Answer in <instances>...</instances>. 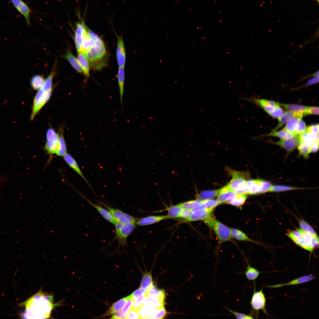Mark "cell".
<instances>
[{
    "instance_id": "1",
    "label": "cell",
    "mask_w": 319,
    "mask_h": 319,
    "mask_svg": "<svg viewBox=\"0 0 319 319\" xmlns=\"http://www.w3.org/2000/svg\"><path fill=\"white\" fill-rule=\"evenodd\" d=\"M24 305L25 315L27 318L46 319L50 318L53 310L59 304L54 303L51 294L40 290L26 301Z\"/></svg>"
},
{
    "instance_id": "2",
    "label": "cell",
    "mask_w": 319,
    "mask_h": 319,
    "mask_svg": "<svg viewBox=\"0 0 319 319\" xmlns=\"http://www.w3.org/2000/svg\"><path fill=\"white\" fill-rule=\"evenodd\" d=\"M52 71L45 80L42 87L37 93L33 100L32 110L30 117L32 121L42 108L50 99L52 91V81L54 75Z\"/></svg>"
},
{
    "instance_id": "3",
    "label": "cell",
    "mask_w": 319,
    "mask_h": 319,
    "mask_svg": "<svg viewBox=\"0 0 319 319\" xmlns=\"http://www.w3.org/2000/svg\"><path fill=\"white\" fill-rule=\"evenodd\" d=\"M287 235L295 244L307 251L312 252L318 246L317 235H314L300 229L291 231Z\"/></svg>"
},
{
    "instance_id": "4",
    "label": "cell",
    "mask_w": 319,
    "mask_h": 319,
    "mask_svg": "<svg viewBox=\"0 0 319 319\" xmlns=\"http://www.w3.org/2000/svg\"><path fill=\"white\" fill-rule=\"evenodd\" d=\"M84 54L92 65L94 66L95 64L96 65L97 64L99 63L106 54L105 47L101 39L100 38L97 40L95 45Z\"/></svg>"
},
{
    "instance_id": "5",
    "label": "cell",
    "mask_w": 319,
    "mask_h": 319,
    "mask_svg": "<svg viewBox=\"0 0 319 319\" xmlns=\"http://www.w3.org/2000/svg\"><path fill=\"white\" fill-rule=\"evenodd\" d=\"M227 170L233 178L226 185L227 187L237 194H246L247 181L245 179V173L235 171L229 168Z\"/></svg>"
},
{
    "instance_id": "6",
    "label": "cell",
    "mask_w": 319,
    "mask_h": 319,
    "mask_svg": "<svg viewBox=\"0 0 319 319\" xmlns=\"http://www.w3.org/2000/svg\"><path fill=\"white\" fill-rule=\"evenodd\" d=\"M46 141L44 149L49 157V162H50L57 151L59 143V135L55 130L52 128H49L46 134Z\"/></svg>"
},
{
    "instance_id": "7",
    "label": "cell",
    "mask_w": 319,
    "mask_h": 319,
    "mask_svg": "<svg viewBox=\"0 0 319 319\" xmlns=\"http://www.w3.org/2000/svg\"><path fill=\"white\" fill-rule=\"evenodd\" d=\"M99 202L109 211L116 222L123 224L135 223L138 219L131 215L123 212L120 210L108 206L102 202L99 201Z\"/></svg>"
},
{
    "instance_id": "8",
    "label": "cell",
    "mask_w": 319,
    "mask_h": 319,
    "mask_svg": "<svg viewBox=\"0 0 319 319\" xmlns=\"http://www.w3.org/2000/svg\"><path fill=\"white\" fill-rule=\"evenodd\" d=\"M210 227L213 228L220 242L228 241L231 239L232 235L230 229L215 218Z\"/></svg>"
},
{
    "instance_id": "9",
    "label": "cell",
    "mask_w": 319,
    "mask_h": 319,
    "mask_svg": "<svg viewBox=\"0 0 319 319\" xmlns=\"http://www.w3.org/2000/svg\"><path fill=\"white\" fill-rule=\"evenodd\" d=\"M266 298L263 289L256 291L255 288L250 302L252 310L256 312L261 310L265 314H267V313L266 309Z\"/></svg>"
},
{
    "instance_id": "10",
    "label": "cell",
    "mask_w": 319,
    "mask_h": 319,
    "mask_svg": "<svg viewBox=\"0 0 319 319\" xmlns=\"http://www.w3.org/2000/svg\"><path fill=\"white\" fill-rule=\"evenodd\" d=\"M240 99L247 100L259 105L268 114L274 111L279 105L278 102L254 97H251L250 98L245 97Z\"/></svg>"
},
{
    "instance_id": "11",
    "label": "cell",
    "mask_w": 319,
    "mask_h": 319,
    "mask_svg": "<svg viewBox=\"0 0 319 319\" xmlns=\"http://www.w3.org/2000/svg\"><path fill=\"white\" fill-rule=\"evenodd\" d=\"M87 27L83 20L76 24L75 32V42L78 53L80 52L81 46Z\"/></svg>"
},
{
    "instance_id": "12",
    "label": "cell",
    "mask_w": 319,
    "mask_h": 319,
    "mask_svg": "<svg viewBox=\"0 0 319 319\" xmlns=\"http://www.w3.org/2000/svg\"><path fill=\"white\" fill-rule=\"evenodd\" d=\"M135 228V223L123 224L119 230L115 231L116 238L118 240L119 245H125L128 237Z\"/></svg>"
},
{
    "instance_id": "13",
    "label": "cell",
    "mask_w": 319,
    "mask_h": 319,
    "mask_svg": "<svg viewBox=\"0 0 319 319\" xmlns=\"http://www.w3.org/2000/svg\"><path fill=\"white\" fill-rule=\"evenodd\" d=\"M16 9L25 18L27 25L30 24V9L22 0H10Z\"/></svg>"
},
{
    "instance_id": "14",
    "label": "cell",
    "mask_w": 319,
    "mask_h": 319,
    "mask_svg": "<svg viewBox=\"0 0 319 319\" xmlns=\"http://www.w3.org/2000/svg\"><path fill=\"white\" fill-rule=\"evenodd\" d=\"M117 36L116 57L119 67H124L126 62V54L122 36Z\"/></svg>"
},
{
    "instance_id": "15",
    "label": "cell",
    "mask_w": 319,
    "mask_h": 319,
    "mask_svg": "<svg viewBox=\"0 0 319 319\" xmlns=\"http://www.w3.org/2000/svg\"><path fill=\"white\" fill-rule=\"evenodd\" d=\"M299 141V136L297 135L289 139L274 142L273 143L281 147L288 153H290L297 147Z\"/></svg>"
},
{
    "instance_id": "16",
    "label": "cell",
    "mask_w": 319,
    "mask_h": 319,
    "mask_svg": "<svg viewBox=\"0 0 319 319\" xmlns=\"http://www.w3.org/2000/svg\"><path fill=\"white\" fill-rule=\"evenodd\" d=\"M66 163L77 173L82 178L89 186L91 189L94 192L91 185L84 175L77 162L74 158L68 152L63 157Z\"/></svg>"
},
{
    "instance_id": "17",
    "label": "cell",
    "mask_w": 319,
    "mask_h": 319,
    "mask_svg": "<svg viewBox=\"0 0 319 319\" xmlns=\"http://www.w3.org/2000/svg\"><path fill=\"white\" fill-rule=\"evenodd\" d=\"M315 279V277L313 275H306L295 279L285 283L272 285L267 286V287L269 288H276L285 286L296 285L308 282Z\"/></svg>"
},
{
    "instance_id": "18",
    "label": "cell",
    "mask_w": 319,
    "mask_h": 319,
    "mask_svg": "<svg viewBox=\"0 0 319 319\" xmlns=\"http://www.w3.org/2000/svg\"><path fill=\"white\" fill-rule=\"evenodd\" d=\"M234 191L229 189L226 186L220 189L217 195V200L220 204L224 203H228L236 195Z\"/></svg>"
},
{
    "instance_id": "19",
    "label": "cell",
    "mask_w": 319,
    "mask_h": 319,
    "mask_svg": "<svg viewBox=\"0 0 319 319\" xmlns=\"http://www.w3.org/2000/svg\"><path fill=\"white\" fill-rule=\"evenodd\" d=\"M80 195L83 198L87 201L90 204L93 206L106 220L113 224H114L116 222L108 210L105 209L99 205L92 202L82 194L80 193Z\"/></svg>"
},
{
    "instance_id": "20",
    "label": "cell",
    "mask_w": 319,
    "mask_h": 319,
    "mask_svg": "<svg viewBox=\"0 0 319 319\" xmlns=\"http://www.w3.org/2000/svg\"><path fill=\"white\" fill-rule=\"evenodd\" d=\"M64 126H61L58 130V145L55 154L57 156L61 157H63L67 153V146L64 135Z\"/></svg>"
},
{
    "instance_id": "21",
    "label": "cell",
    "mask_w": 319,
    "mask_h": 319,
    "mask_svg": "<svg viewBox=\"0 0 319 319\" xmlns=\"http://www.w3.org/2000/svg\"><path fill=\"white\" fill-rule=\"evenodd\" d=\"M168 218L167 215L152 216L142 218L137 220L135 224L139 226H144L156 223Z\"/></svg>"
},
{
    "instance_id": "22",
    "label": "cell",
    "mask_w": 319,
    "mask_h": 319,
    "mask_svg": "<svg viewBox=\"0 0 319 319\" xmlns=\"http://www.w3.org/2000/svg\"><path fill=\"white\" fill-rule=\"evenodd\" d=\"M211 212L205 209H198L192 210L188 221L204 220L211 215Z\"/></svg>"
},
{
    "instance_id": "23",
    "label": "cell",
    "mask_w": 319,
    "mask_h": 319,
    "mask_svg": "<svg viewBox=\"0 0 319 319\" xmlns=\"http://www.w3.org/2000/svg\"><path fill=\"white\" fill-rule=\"evenodd\" d=\"M299 141L308 144L310 147L316 141H319L318 134H315L306 130L299 134Z\"/></svg>"
},
{
    "instance_id": "24",
    "label": "cell",
    "mask_w": 319,
    "mask_h": 319,
    "mask_svg": "<svg viewBox=\"0 0 319 319\" xmlns=\"http://www.w3.org/2000/svg\"><path fill=\"white\" fill-rule=\"evenodd\" d=\"M131 295L122 298L113 304L108 311L104 314L105 316L109 315L121 310L130 298Z\"/></svg>"
},
{
    "instance_id": "25",
    "label": "cell",
    "mask_w": 319,
    "mask_h": 319,
    "mask_svg": "<svg viewBox=\"0 0 319 319\" xmlns=\"http://www.w3.org/2000/svg\"><path fill=\"white\" fill-rule=\"evenodd\" d=\"M261 180H250L247 181L246 194L254 195L259 194Z\"/></svg>"
},
{
    "instance_id": "26",
    "label": "cell",
    "mask_w": 319,
    "mask_h": 319,
    "mask_svg": "<svg viewBox=\"0 0 319 319\" xmlns=\"http://www.w3.org/2000/svg\"><path fill=\"white\" fill-rule=\"evenodd\" d=\"M77 59L86 79H87L89 77L90 64L89 61L84 54L82 52L78 53Z\"/></svg>"
},
{
    "instance_id": "27",
    "label": "cell",
    "mask_w": 319,
    "mask_h": 319,
    "mask_svg": "<svg viewBox=\"0 0 319 319\" xmlns=\"http://www.w3.org/2000/svg\"><path fill=\"white\" fill-rule=\"evenodd\" d=\"M279 105L286 109L288 111L305 115L307 109V106L294 104H286L279 103Z\"/></svg>"
},
{
    "instance_id": "28",
    "label": "cell",
    "mask_w": 319,
    "mask_h": 319,
    "mask_svg": "<svg viewBox=\"0 0 319 319\" xmlns=\"http://www.w3.org/2000/svg\"><path fill=\"white\" fill-rule=\"evenodd\" d=\"M143 305L151 306L154 308H160L164 307V301L157 297L152 296H146L142 301Z\"/></svg>"
},
{
    "instance_id": "29",
    "label": "cell",
    "mask_w": 319,
    "mask_h": 319,
    "mask_svg": "<svg viewBox=\"0 0 319 319\" xmlns=\"http://www.w3.org/2000/svg\"><path fill=\"white\" fill-rule=\"evenodd\" d=\"M118 79L120 92L121 104L122 108L123 98V97L125 81L124 67H119L118 71Z\"/></svg>"
},
{
    "instance_id": "30",
    "label": "cell",
    "mask_w": 319,
    "mask_h": 319,
    "mask_svg": "<svg viewBox=\"0 0 319 319\" xmlns=\"http://www.w3.org/2000/svg\"><path fill=\"white\" fill-rule=\"evenodd\" d=\"M64 57L69 61L71 66L78 72L80 73H82V70L77 59L72 54L69 50H67L64 55Z\"/></svg>"
},
{
    "instance_id": "31",
    "label": "cell",
    "mask_w": 319,
    "mask_h": 319,
    "mask_svg": "<svg viewBox=\"0 0 319 319\" xmlns=\"http://www.w3.org/2000/svg\"><path fill=\"white\" fill-rule=\"evenodd\" d=\"M302 118L297 115L295 114L294 115L290 117L288 119L285 126L282 129L288 132L294 133L299 119Z\"/></svg>"
},
{
    "instance_id": "32",
    "label": "cell",
    "mask_w": 319,
    "mask_h": 319,
    "mask_svg": "<svg viewBox=\"0 0 319 319\" xmlns=\"http://www.w3.org/2000/svg\"><path fill=\"white\" fill-rule=\"evenodd\" d=\"M247 267L244 274L249 281L254 280L258 278L260 272L256 268L251 266L247 262Z\"/></svg>"
},
{
    "instance_id": "33",
    "label": "cell",
    "mask_w": 319,
    "mask_h": 319,
    "mask_svg": "<svg viewBox=\"0 0 319 319\" xmlns=\"http://www.w3.org/2000/svg\"><path fill=\"white\" fill-rule=\"evenodd\" d=\"M154 310L151 306L143 305L139 310L141 319H152Z\"/></svg>"
},
{
    "instance_id": "34",
    "label": "cell",
    "mask_w": 319,
    "mask_h": 319,
    "mask_svg": "<svg viewBox=\"0 0 319 319\" xmlns=\"http://www.w3.org/2000/svg\"><path fill=\"white\" fill-rule=\"evenodd\" d=\"M146 295L156 297L163 301L165 297V291L162 290L158 289L153 284L147 290Z\"/></svg>"
},
{
    "instance_id": "35",
    "label": "cell",
    "mask_w": 319,
    "mask_h": 319,
    "mask_svg": "<svg viewBox=\"0 0 319 319\" xmlns=\"http://www.w3.org/2000/svg\"><path fill=\"white\" fill-rule=\"evenodd\" d=\"M45 81L43 77L41 75H37L34 76L31 79V86L33 89L39 90L43 86Z\"/></svg>"
},
{
    "instance_id": "36",
    "label": "cell",
    "mask_w": 319,
    "mask_h": 319,
    "mask_svg": "<svg viewBox=\"0 0 319 319\" xmlns=\"http://www.w3.org/2000/svg\"><path fill=\"white\" fill-rule=\"evenodd\" d=\"M220 191V189L202 191L198 194L197 197L201 200L209 199L217 196Z\"/></svg>"
},
{
    "instance_id": "37",
    "label": "cell",
    "mask_w": 319,
    "mask_h": 319,
    "mask_svg": "<svg viewBox=\"0 0 319 319\" xmlns=\"http://www.w3.org/2000/svg\"><path fill=\"white\" fill-rule=\"evenodd\" d=\"M153 284L151 274L149 272L145 273L142 278L140 287L144 288L147 290Z\"/></svg>"
},
{
    "instance_id": "38",
    "label": "cell",
    "mask_w": 319,
    "mask_h": 319,
    "mask_svg": "<svg viewBox=\"0 0 319 319\" xmlns=\"http://www.w3.org/2000/svg\"><path fill=\"white\" fill-rule=\"evenodd\" d=\"M247 198L245 194H237L228 203L235 206H241L245 203Z\"/></svg>"
},
{
    "instance_id": "39",
    "label": "cell",
    "mask_w": 319,
    "mask_h": 319,
    "mask_svg": "<svg viewBox=\"0 0 319 319\" xmlns=\"http://www.w3.org/2000/svg\"><path fill=\"white\" fill-rule=\"evenodd\" d=\"M295 114L294 113L289 111H287L284 113L283 116L279 121V123L269 134H271L276 131L278 129L280 128L287 122L290 117L294 115Z\"/></svg>"
},
{
    "instance_id": "40",
    "label": "cell",
    "mask_w": 319,
    "mask_h": 319,
    "mask_svg": "<svg viewBox=\"0 0 319 319\" xmlns=\"http://www.w3.org/2000/svg\"><path fill=\"white\" fill-rule=\"evenodd\" d=\"M230 230L232 236L236 239L240 241H251V239L242 231L235 228H232Z\"/></svg>"
},
{
    "instance_id": "41",
    "label": "cell",
    "mask_w": 319,
    "mask_h": 319,
    "mask_svg": "<svg viewBox=\"0 0 319 319\" xmlns=\"http://www.w3.org/2000/svg\"><path fill=\"white\" fill-rule=\"evenodd\" d=\"M267 136L278 137L281 139H287L296 136L294 133L288 132L283 129L271 134H268Z\"/></svg>"
},
{
    "instance_id": "42",
    "label": "cell",
    "mask_w": 319,
    "mask_h": 319,
    "mask_svg": "<svg viewBox=\"0 0 319 319\" xmlns=\"http://www.w3.org/2000/svg\"><path fill=\"white\" fill-rule=\"evenodd\" d=\"M183 208L179 204L172 206L169 207L167 209L168 218H176L179 217V216Z\"/></svg>"
},
{
    "instance_id": "43",
    "label": "cell",
    "mask_w": 319,
    "mask_h": 319,
    "mask_svg": "<svg viewBox=\"0 0 319 319\" xmlns=\"http://www.w3.org/2000/svg\"><path fill=\"white\" fill-rule=\"evenodd\" d=\"M297 147L300 154L307 159L310 153V146L299 141Z\"/></svg>"
},
{
    "instance_id": "44",
    "label": "cell",
    "mask_w": 319,
    "mask_h": 319,
    "mask_svg": "<svg viewBox=\"0 0 319 319\" xmlns=\"http://www.w3.org/2000/svg\"><path fill=\"white\" fill-rule=\"evenodd\" d=\"M301 188L280 185H272L269 192H279L292 190L300 189Z\"/></svg>"
},
{
    "instance_id": "45",
    "label": "cell",
    "mask_w": 319,
    "mask_h": 319,
    "mask_svg": "<svg viewBox=\"0 0 319 319\" xmlns=\"http://www.w3.org/2000/svg\"><path fill=\"white\" fill-rule=\"evenodd\" d=\"M202 201L205 209L211 212L220 204L217 200L209 199Z\"/></svg>"
},
{
    "instance_id": "46",
    "label": "cell",
    "mask_w": 319,
    "mask_h": 319,
    "mask_svg": "<svg viewBox=\"0 0 319 319\" xmlns=\"http://www.w3.org/2000/svg\"><path fill=\"white\" fill-rule=\"evenodd\" d=\"M166 311L164 307L158 308H154L152 319H162L165 317Z\"/></svg>"
},
{
    "instance_id": "47",
    "label": "cell",
    "mask_w": 319,
    "mask_h": 319,
    "mask_svg": "<svg viewBox=\"0 0 319 319\" xmlns=\"http://www.w3.org/2000/svg\"><path fill=\"white\" fill-rule=\"evenodd\" d=\"M272 186V185L269 182L261 180L260 185L259 194L269 192Z\"/></svg>"
},
{
    "instance_id": "48",
    "label": "cell",
    "mask_w": 319,
    "mask_h": 319,
    "mask_svg": "<svg viewBox=\"0 0 319 319\" xmlns=\"http://www.w3.org/2000/svg\"><path fill=\"white\" fill-rule=\"evenodd\" d=\"M300 229L304 231L308 232L314 235H316L314 229L310 224L304 220H301L299 222Z\"/></svg>"
},
{
    "instance_id": "49",
    "label": "cell",
    "mask_w": 319,
    "mask_h": 319,
    "mask_svg": "<svg viewBox=\"0 0 319 319\" xmlns=\"http://www.w3.org/2000/svg\"><path fill=\"white\" fill-rule=\"evenodd\" d=\"M306 128L305 123L302 119V118H300L299 119L294 134L296 136L306 131Z\"/></svg>"
},
{
    "instance_id": "50",
    "label": "cell",
    "mask_w": 319,
    "mask_h": 319,
    "mask_svg": "<svg viewBox=\"0 0 319 319\" xmlns=\"http://www.w3.org/2000/svg\"><path fill=\"white\" fill-rule=\"evenodd\" d=\"M284 113L283 109L279 105L276 107L275 110L268 114L272 117L277 118L279 121L283 116Z\"/></svg>"
},
{
    "instance_id": "51",
    "label": "cell",
    "mask_w": 319,
    "mask_h": 319,
    "mask_svg": "<svg viewBox=\"0 0 319 319\" xmlns=\"http://www.w3.org/2000/svg\"><path fill=\"white\" fill-rule=\"evenodd\" d=\"M146 295V294L141 295L135 300L134 301L132 307L139 310L143 305L142 301Z\"/></svg>"
},
{
    "instance_id": "52",
    "label": "cell",
    "mask_w": 319,
    "mask_h": 319,
    "mask_svg": "<svg viewBox=\"0 0 319 319\" xmlns=\"http://www.w3.org/2000/svg\"><path fill=\"white\" fill-rule=\"evenodd\" d=\"M226 309L233 314L237 319H253L251 315H247L231 310L227 307Z\"/></svg>"
},
{
    "instance_id": "53",
    "label": "cell",
    "mask_w": 319,
    "mask_h": 319,
    "mask_svg": "<svg viewBox=\"0 0 319 319\" xmlns=\"http://www.w3.org/2000/svg\"><path fill=\"white\" fill-rule=\"evenodd\" d=\"M130 298L127 301L125 306L124 307L121 312L125 316H127V315L129 311L132 307V305L134 300L132 297L131 294Z\"/></svg>"
},
{
    "instance_id": "54",
    "label": "cell",
    "mask_w": 319,
    "mask_h": 319,
    "mask_svg": "<svg viewBox=\"0 0 319 319\" xmlns=\"http://www.w3.org/2000/svg\"><path fill=\"white\" fill-rule=\"evenodd\" d=\"M127 319H141L139 310L131 307L128 313Z\"/></svg>"
},
{
    "instance_id": "55",
    "label": "cell",
    "mask_w": 319,
    "mask_h": 319,
    "mask_svg": "<svg viewBox=\"0 0 319 319\" xmlns=\"http://www.w3.org/2000/svg\"><path fill=\"white\" fill-rule=\"evenodd\" d=\"M192 211L191 209L183 208L179 217L188 221L191 214Z\"/></svg>"
},
{
    "instance_id": "56",
    "label": "cell",
    "mask_w": 319,
    "mask_h": 319,
    "mask_svg": "<svg viewBox=\"0 0 319 319\" xmlns=\"http://www.w3.org/2000/svg\"><path fill=\"white\" fill-rule=\"evenodd\" d=\"M147 291V290L141 287L135 290L131 294L134 300L141 295L146 294Z\"/></svg>"
},
{
    "instance_id": "57",
    "label": "cell",
    "mask_w": 319,
    "mask_h": 319,
    "mask_svg": "<svg viewBox=\"0 0 319 319\" xmlns=\"http://www.w3.org/2000/svg\"><path fill=\"white\" fill-rule=\"evenodd\" d=\"M319 82V77H312L308 80L307 82L304 85L297 88V89H299L305 87L312 85Z\"/></svg>"
},
{
    "instance_id": "58",
    "label": "cell",
    "mask_w": 319,
    "mask_h": 319,
    "mask_svg": "<svg viewBox=\"0 0 319 319\" xmlns=\"http://www.w3.org/2000/svg\"><path fill=\"white\" fill-rule=\"evenodd\" d=\"M319 114V107H308L305 113V115H307Z\"/></svg>"
},
{
    "instance_id": "59",
    "label": "cell",
    "mask_w": 319,
    "mask_h": 319,
    "mask_svg": "<svg viewBox=\"0 0 319 319\" xmlns=\"http://www.w3.org/2000/svg\"><path fill=\"white\" fill-rule=\"evenodd\" d=\"M306 130L317 134L319 132V124L318 123L309 126L307 128Z\"/></svg>"
},
{
    "instance_id": "60",
    "label": "cell",
    "mask_w": 319,
    "mask_h": 319,
    "mask_svg": "<svg viewBox=\"0 0 319 319\" xmlns=\"http://www.w3.org/2000/svg\"><path fill=\"white\" fill-rule=\"evenodd\" d=\"M319 70H318L317 71L315 72L314 73L307 75L302 76L300 77L299 80L297 81V82H299L305 79H307L308 78L313 77H319Z\"/></svg>"
},
{
    "instance_id": "61",
    "label": "cell",
    "mask_w": 319,
    "mask_h": 319,
    "mask_svg": "<svg viewBox=\"0 0 319 319\" xmlns=\"http://www.w3.org/2000/svg\"><path fill=\"white\" fill-rule=\"evenodd\" d=\"M319 149V141L314 142L310 147V153H315L317 152Z\"/></svg>"
},
{
    "instance_id": "62",
    "label": "cell",
    "mask_w": 319,
    "mask_h": 319,
    "mask_svg": "<svg viewBox=\"0 0 319 319\" xmlns=\"http://www.w3.org/2000/svg\"><path fill=\"white\" fill-rule=\"evenodd\" d=\"M112 319H127V316L123 314L121 312L115 313L111 318Z\"/></svg>"
},
{
    "instance_id": "63",
    "label": "cell",
    "mask_w": 319,
    "mask_h": 319,
    "mask_svg": "<svg viewBox=\"0 0 319 319\" xmlns=\"http://www.w3.org/2000/svg\"><path fill=\"white\" fill-rule=\"evenodd\" d=\"M318 4H319V0H316Z\"/></svg>"
}]
</instances>
